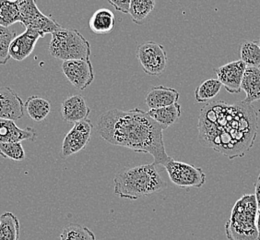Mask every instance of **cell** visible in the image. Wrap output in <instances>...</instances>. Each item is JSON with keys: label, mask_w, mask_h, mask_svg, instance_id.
<instances>
[{"label": "cell", "mask_w": 260, "mask_h": 240, "mask_svg": "<svg viewBox=\"0 0 260 240\" xmlns=\"http://www.w3.org/2000/svg\"><path fill=\"white\" fill-rule=\"evenodd\" d=\"M199 141L204 147L225 155L230 160L244 157L255 144L258 112L244 101L228 104L208 103L199 116Z\"/></svg>", "instance_id": "cell-1"}, {"label": "cell", "mask_w": 260, "mask_h": 240, "mask_svg": "<svg viewBox=\"0 0 260 240\" xmlns=\"http://www.w3.org/2000/svg\"><path fill=\"white\" fill-rule=\"evenodd\" d=\"M98 132L110 144L150 154L154 165L164 166L172 158L165 150L162 128L138 107L105 111L98 119Z\"/></svg>", "instance_id": "cell-2"}, {"label": "cell", "mask_w": 260, "mask_h": 240, "mask_svg": "<svg viewBox=\"0 0 260 240\" xmlns=\"http://www.w3.org/2000/svg\"><path fill=\"white\" fill-rule=\"evenodd\" d=\"M114 184L116 195L131 200L157 193L167 186L154 164L124 168L115 175Z\"/></svg>", "instance_id": "cell-3"}, {"label": "cell", "mask_w": 260, "mask_h": 240, "mask_svg": "<svg viewBox=\"0 0 260 240\" xmlns=\"http://www.w3.org/2000/svg\"><path fill=\"white\" fill-rule=\"evenodd\" d=\"M257 208L254 194L242 196L235 202L230 219L225 224L228 240H258L255 225Z\"/></svg>", "instance_id": "cell-4"}, {"label": "cell", "mask_w": 260, "mask_h": 240, "mask_svg": "<svg viewBox=\"0 0 260 240\" xmlns=\"http://www.w3.org/2000/svg\"><path fill=\"white\" fill-rule=\"evenodd\" d=\"M49 54L56 59H90V43L76 29H60L51 34Z\"/></svg>", "instance_id": "cell-5"}, {"label": "cell", "mask_w": 260, "mask_h": 240, "mask_svg": "<svg viewBox=\"0 0 260 240\" xmlns=\"http://www.w3.org/2000/svg\"><path fill=\"white\" fill-rule=\"evenodd\" d=\"M16 3L20 11V23L26 29L35 31L45 37L46 34H52L62 27L39 10L36 0H16Z\"/></svg>", "instance_id": "cell-6"}, {"label": "cell", "mask_w": 260, "mask_h": 240, "mask_svg": "<svg viewBox=\"0 0 260 240\" xmlns=\"http://www.w3.org/2000/svg\"><path fill=\"white\" fill-rule=\"evenodd\" d=\"M169 178L183 189H200L206 183V174L202 168L171 158L165 165Z\"/></svg>", "instance_id": "cell-7"}, {"label": "cell", "mask_w": 260, "mask_h": 240, "mask_svg": "<svg viewBox=\"0 0 260 240\" xmlns=\"http://www.w3.org/2000/svg\"><path fill=\"white\" fill-rule=\"evenodd\" d=\"M137 58L146 74L160 76L167 66V54L165 47L155 42L144 43L137 48Z\"/></svg>", "instance_id": "cell-8"}, {"label": "cell", "mask_w": 260, "mask_h": 240, "mask_svg": "<svg viewBox=\"0 0 260 240\" xmlns=\"http://www.w3.org/2000/svg\"><path fill=\"white\" fill-rule=\"evenodd\" d=\"M93 124L88 118L77 122L67 133L61 146L60 155L63 159L85 149L90 142Z\"/></svg>", "instance_id": "cell-9"}, {"label": "cell", "mask_w": 260, "mask_h": 240, "mask_svg": "<svg viewBox=\"0 0 260 240\" xmlns=\"http://www.w3.org/2000/svg\"><path fill=\"white\" fill-rule=\"evenodd\" d=\"M61 68L66 78L78 90H85L94 80L93 67L90 59L63 61Z\"/></svg>", "instance_id": "cell-10"}, {"label": "cell", "mask_w": 260, "mask_h": 240, "mask_svg": "<svg viewBox=\"0 0 260 240\" xmlns=\"http://www.w3.org/2000/svg\"><path fill=\"white\" fill-rule=\"evenodd\" d=\"M246 65L242 60H235L220 66L215 70L218 80L230 94H240L242 80L246 70Z\"/></svg>", "instance_id": "cell-11"}, {"label": "cell", "mask_w": 260, "mask_h": 240, "mask_svg": "<svg viewBox=\"0 0 260 240\" xmlns=\"http://www.w3.org/2000/svg\"><path fill=\"white\" fill-rule=\"evenodd\" d=\"M24 115V104L19 95L10 87L0 88V118L20 119Z\"/></svg>", "instance_id": "cell-12"}, {"label": "cell", "mask_w": 260, "mask_h": 240, "mask_svg": "<svg viewBox=\"0 0 260 240\" xmlns=\"http://www.w3.org/2000/svg\"><path fill=\"white\" fill-rule=\"evenodd\" d=\"M44 38L43 35L30 29H26L21 35L16 36L10 47V58L16 61L26 59L35 50L37 41Z\"/></svg>", "instance_id": "cell-13"}, {"label": "cell", "mask_w": 260, "mask_h": 240, "mask_svg": "<svg viewBox=\"0 0 260 240\" xmlns=\"http://www.w3.org/2000/svg\"><path fill=\"white\" fill-rule=\"evenodd\" d=\"M90 113V107L82 95H70L61 105V115L68 123L75 124L81 120L86 119Z\"/></svg>", "instance_id": "cell-14"}, {"label": "cell", "mask_w": 260, "mask_h": 240, "mask_svg": "<svg viewBox=\"0 0 260 240\" xmlns=\"http://www.w3.org/2000/svg\"><path fill=\"white\" fill-rule=\"evenodd\" d=\"M180 95L178 91L165 86L152 87L146 96L145 104L151 109H159L174 105L179 100Z\"/></svg>", "instance_id": "cell-15"}, {"label": "cell", "mask_w": 260, "mask_h": 240, "mask_svg": "<svg viewBox=\"0 0 260 240\" xmlns=\"http://www.w3.org/2000/svg\"><path fill=\"white\" fill-rule=\"evenodd\" d=\"M36 130L30 127L20 129L13 120L0 118V142H21L23 140H35Z\"/></svg>", "instance_id": "cell-16"}, {"label": "cell", "mask_w": 260, "mask_h": 240, "mask_svg": "<svg viewBox=\"0 0 260 240\" xmlns=\"http://www.w3.org/2000/svg\"><path fill=\"white\" fill-rule=\"evenodd\" d=\"M241 88L246 95V104L260 101V68H246Z\"/></svg>", "instance_id": "cell-17"}, {"label": "cell", "mask_w": 260, "mask_h": 240, "mask_svg": "<svg viewBox=\"0 0 260 240\" xmlns=\"http://www.w3.org/2000/svg\"><path fill=\"white\" fill-rule=\"evenodd\" d=\"M115 25V16L108 9L96 10L89 21L90 29L95 35H106L111 33Z\"/></svg>", "instance_id": "cell-18"}, {"label": "cell", "mask_w": 260, "mask_h": 240, "mask_svg": "<svg viewBox=\"0 0 260 240\" xmlns=\"http://www.w3.org/2000/svg\"><path fill=\"white\" fill-rule=\"evenodd\" d=\"M148 114L150 117L162 128L165 130L169 127L174 125L175 122L180 117L182 114V108L178 103L174 105L159 108V109H151L148 111Z\"/></svg>", "instance_id": "cell-19"}, {"label": "cell", "mask_w": 260, "mask_h": 240, "mask_svg": "<svg viewBox=\"0 0 260 240\" xmlns=\"http://www.w3.org/2000/svg\"><path fill=\"white\" fill-rule=\"evenodd\" d=\"M24 108L31 119L36 122H42L50 114L51 104L45 98L38 95H32L26 101Z\"/></svg>", "instance_id": "cell-20"}, {"label": "cell", "mask_w": 260, "mask_h": 240, "mask_svg": "<svg viewBox=\"0 0 260 240\" xmlns=\"http://www.w3.org/2000/svg\"><path fill=\"white\" fill-rule=\"evenodd\" d=\"M20 236V222L12 213L0 216V240H18Z\"/></svg>", "instance_id": "cell-21"}, {"label": "cell", "mask_w": 260, "mask_h": 240, "mask_svg": "<svg viewBox=\"0 0 260 240\" xmlns=\"http://www.w3.org/2000/svg\"><path fill=\"white\" fill-rule=\"evenodd\" d=\"M156 0H131L128 14L133 22L142 24L155 8Z\"/></svg>", "instance_id": "cell-22"}, {"label": "cell", "mask_w": 260, "mask_h": 240, "mask_svg": "<svg viewBox=\"0 0 260 240\" xmlns=\"http://www.w3.org/2000/svg\"><path fill=\"white\" fill-rule=\"evenodd\" d=\"M17 22L20 16L16 0H0V26L9 28Z\"/></svg>", "instance_id": "cell-23"}, {"label": "cell", "mask_w": 260, "mask_h": 240, "mask_svg": "<svg viewBox=\"0 0 260 240\" xmlns=\"http://www.w3.org/2000/svg\"><path fill=\"white\" fill-rule=\"evenodd\" d=\"M240 59L247 68H260V46L256 41H245L241 44Z\"/></svg>", "instance_id": "cell-24"}, {"label": "cell", "mask_w": 260, "mask_h": 240, "mask_svg": "<svg viewBox=\"0 0 260 240\" xmlns=\"http://www.w3.org/2000/svg\"><path fill=\"white\" fill-rule=\"evenodd\" d=\"M221 83L218 79L204 80L195 91L197 103H205L215 98L221 89Z\"/></svg>", "instance_id": "cell-25"}, {"label": "cell", "mask_w": 260, "mask_h": 240, "mask_svg": "<svg viewBox=\"0 0 260 240\" xmlns=\"http://www.w3.org/2000/svg\"><path fill=\"white\" fill-rule=\"evenodd\" d=\"M59 240H96L92 231L83 225L71 224L62 230Z\"/></svg>", "instance_id": "cell-26"}, {"label": "cell", "mask_w": 260, "mask_h": 240, "mask_svg": "<svg viewBox=\"0 0 260 240\" xmlns=\"http://www.w3.org/2000/svg\"><path fill=\"white\" fill-rule=\"evenodd\" d=\"M15 37L14 31L0 26V65H6L10 60V45Z\"/></svg>", "instance_id": "cell-27"}, {"label": "cell", "mask_w": 260, "mask_h": 240, "mask_svg": "<svg viewBox=\"0 0 260 240\" xmlns=\"http://www.w3.org/2000/svg\"><path fill=\"white\" fill-rule=\"evenodd\" d=\"M0 156L13 161H23L26 155L20 142H0Z\"/></svg>", "instance_id": "cell-28"}, {"label": "cell", "mask_w": 260, "mask_h": 240, "mask_svg": "<svg viewBox=\"0 0 260 240\" xmlns=\"http://www.w3.org/2000/svg\"><path fill=\"white\" fill-rule=\"evenodd\" d=\"M111 6L115 8L116 11L124 14H128L131 0H107Z\"/></svg>", "instance_id": "cell-29"}, {"label": "cell", "mask_w": 260, "mask_h": 240, "mask_svg": "<svg viewBox=\"0 0 260 240\" xmlns=\"http://www.w3.org/2000/svg\"><path fill=\"white\" fill-rule=\"evenodd\" d=\"M255 200H256V203L257 206H260V174L256 178V181L255 183Z\"/></svg>", "instance_id": "cell-30"}, {"label": "cell", "mask_w": 260, "mask_h": 240, "mask_svg": "<svg viewBox=\"0 0 260 240\" xmlns=\"http://www.w3.org/2000/svg\"><path fill=\"white\" fill-rule=\"evenodd\" d=\"M255 225L257 229V234H258V240H260V206L257 208V213H256V218H255Z\"/></svg>", "instance_id": "cell-31"}, {"label": "cell", "mask_w": 260, "mask_h": 240, "mask_svg": "<svg viewBox=\"0 0 260 240\" xmlns=\"http://www.w3.org/2000/svg\"><path fill=\"white\" fill-rule=\"evenodd\" d=\"M258 45H259V46H260V40L258 41Z\"/></svg>", "instance_id": "cell-32"}]
</instances>
